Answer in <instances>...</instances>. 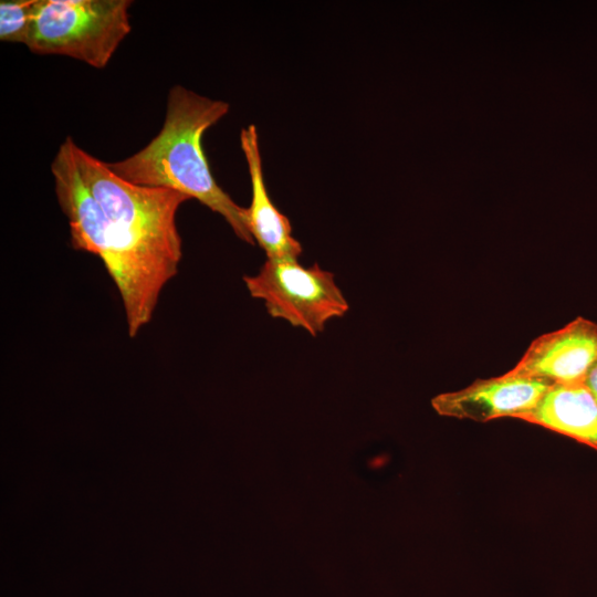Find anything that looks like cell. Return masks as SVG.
I'll list each match as a JSON object with an SVG mask.
<instances>
[{
  "instance_id": "cell-5",
  "label": "cell",
  "mask_w": 597,
  "mask_h": 597,
  "mask_svg": "<svg viewBox=\"0 0 597 597\" xmlns=\"http://www.w3.org/2000/svg\"><path fill=\"white\" fill-rule=\"evenodd\" d=\"M555 383L512 374L476 379L471 385L443 392L431 400L441 416L486 422L501 417L520 418L531 411Z\"/></svg>"
},
{
  "instance_id": "cell-2",
  "label": "cell",
  "mask_w": 597,
  "mask_h": 597,
  "mask_svg": "<svg viewBox=\"0 0 597 597\" xmlns=\"http://www.w3.org/2000/svg\"><path fill=\"white\" fill-rule=\"evenodd\" d=\"M229 112V104L181 85L170 88L159 133L140 150L107 163L121 178L144 187L166 188L196 199L219 213L242 241L254 244L245 208L237 205L212 176L202 148L203 133Z\"/></svg>"
},
{
  "instance_id": "cell-9",
  "label": "cell",
  "mask_w": 597,
  "mask_h": 597,
  "mask_svg": "<svg viewBox=\"0 0 597 597\" xmlns=\"http://www.w3.org/2000/svg\"><path fill=\"white\" fill-rule=\"evenodd\" d=\"M38 0L0 1V40L27 45Z\"/></svg>"
},
{
  "instance_id": "cell-7",
  "label": "cell",
  "mask_w": 597,
  "mask_h": 597,
  "mask_svg": "<svg viewBox=\"0 0 597 597\" xmlns=\"http://www.w3.org/2000/svg\"><path fill=\"white\" fill-rule=\"evenodd\" d=\"M240 145L251 180V203L245 208L250 234L268 259H298L302 247L292 235L290 220L274 206L268 193L255 125L241 130Z\"/></svg>"
},
{
  "instance_id": "cell-8",
  "label": "cell",
  "mask_w": 597,
  "mask_h": 597,
  "mask_svg": "<svg viewBox=\"0 0 597 597\" xmlns=\"http://www.w3.org/2000/svg\"><path fill=\"white\" fill-rule=\"evenodd\" d=\"M519 419L567 436L597 451V400L583 383L554 384Z\"/></svg>"
},
{
  "instance_id": "cell-1",
  "label": "cell",
  "mask_w": 597,
  "mask_h": 597,
  "mask_svg": "<svg viewBox=\"0 0 597 597\" xmlns=\"http://www.w3.org/2000/svg\"><path fill=\"white\" fill-rule=\"evenodd\" d=\"M71 244L101 259L123 302L130 337L147 325L176 275L182 242L176 224L181 192L132 184L67 136L51 164Z\"/></svg>"
},
{
  "instance_id": "cell-3",
  "label": "cell",
  "mask_w": 597,
  "mask_h": 597,
  "mask_svg": "<svg viewBox=\"0 0 597 597\" xmlns=\"http://www.w3.org/2000/svg\"><path fill=\"white\" fill-rule=\"evenodd\" d=\"M130 0H38L27 43L103 69L132 30Z\"/></svg>"
},
{
  "instance_id": "cell-4",
  "label": "cell",
  "mask_w": 597,
  "mask_h": 597,
  "mask_svg": "<svg viewBox=\"0 0 597 597\" xmlns=\"http://www.w3.org/2000/svg\"><path fill=\"white\" fill-rule=\"evenodd\" d=\"M243 281L250 295L262 300L272 317L313 336L349 308L334 274L317 263L304 266L297 259H266L256 274L245 275Z\"/></svg>"
},
{
  "instance_id": "cell-6",
  "label": "cell",
  "mask_w": 597,
  "mask_h": 597,
  "mask_svg": "<svg viewBox=\"0 0 597 597\" xmlns=\"http://www.w3.org/2000/svg\"><path fill=\"white\" fill-rule=\"evenodd\" d=\"M597 360V323L578 316L536 337L509 371L555 384L583 383Z\"/></svg>"
},
{
  "instance_id": "cell-10",
  "label": "cell",
  "mask_w": 597,
  "mask_h": 597,
  "mask_svg": "<svg viewBox=\"0 0 597 597\" xmlns=\"http://www.w3.org/2000/svg\"><path fill=\"white\" fill-rule=\"evenodd\" d=\"M583 384L588 388V390L594 395L597 400V360L589 369Z\"/></svg>"
}]
</instances>
